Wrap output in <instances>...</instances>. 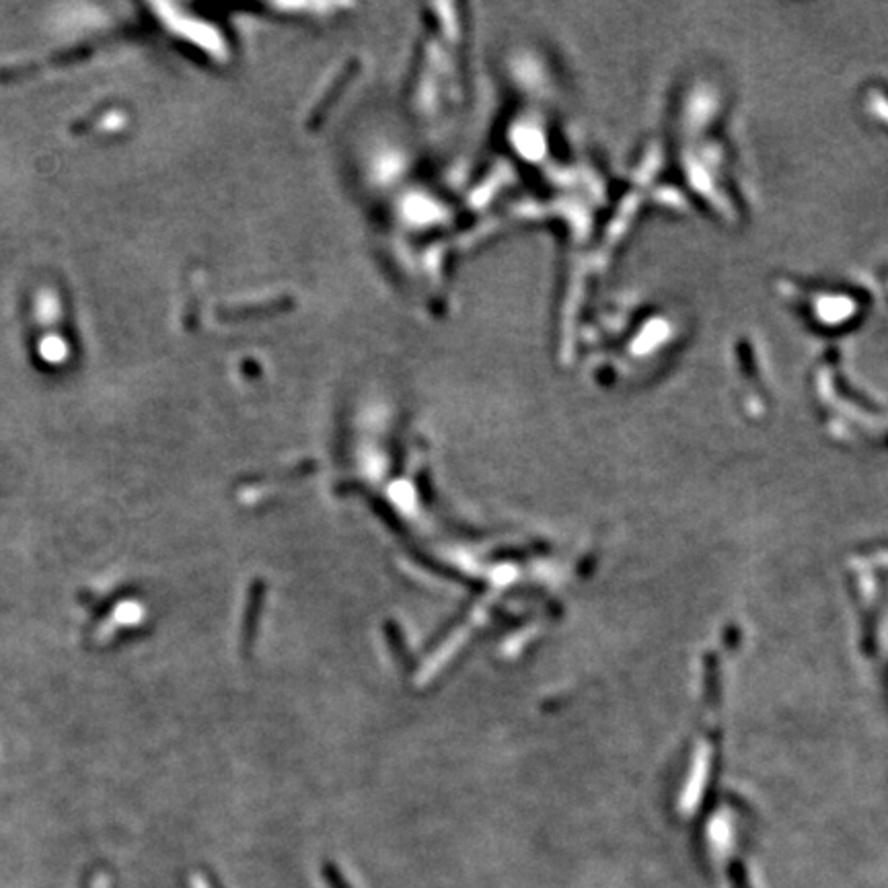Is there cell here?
Listing matches in <instances>:
<instances>
[{"label": "cell", "instance_id": "obj_1", "mask_svg": "<svg viewBox=\"0 0 888 888\" xmlns=\"http://www.w3.org/2000/svg\"><path fill=\"white\" fill-rule=\"evenodd\" d=\"M141 619H142V607L134 601H124L114 609V613H111L107 619L101 623L99 629H97V634H95V640H97V644H106L109 637H114L117 629L126 628V626H134V623L141 621Z\"/></svg>", "mask_w": 888, "mask_h": 888}]
</instances>
